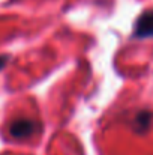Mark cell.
Wrapping results in <instances>:
<instances>
[{"label":"cell","mask_w":153,"mask_h":155,"mask_svg":"<svg viewBox=\"0 0 153 155\" xmlns=\"http://www.w3.org/2000/svg\"><path fill=\"white\" fill-rule=\"evenodd\" d=\"M6 60H8V56H0V69L6 65Z\"/></svg>","instance_id":"cell-3"},{"label":"cell","mask_w":153,"mask_h":155,"mask_svg":"<svg viewBox=\"0 0 153 155\" xmlns=\"http://www.w3.org/2000/svg\"><path fill=\"white\" fill-rule=\"evenodd\" d=\"M36 128H38V125L32 119H17L11 124L9 133L15 139H27L35 134Z\"/></svg>","instance_id":"cell-1"},{"label":"cell","mask_w":153,"mask_h":155,"mask_svg":"<svg viewBox=\"0 0 153 155\" xmlns=\"http://www.w3.org/2000/svg\"><path fill=\"white\" fill-rule=\"evenodd\" d=\"M135 35L138 38H150L153 36V12H146L140 17L135 27Z\"/></svg>","instance_id":"cell-2"}]
</instances>
